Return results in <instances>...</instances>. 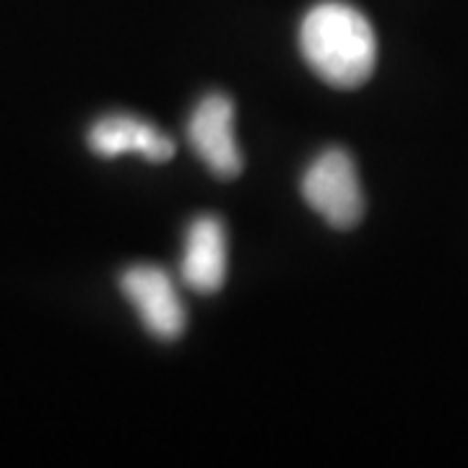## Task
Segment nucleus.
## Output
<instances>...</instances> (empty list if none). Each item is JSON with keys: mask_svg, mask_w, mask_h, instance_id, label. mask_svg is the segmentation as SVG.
<instances>
[{"mask_svg": "<svg viewBox=\"0 0 468 468\" xmlns=\"http://www.w3.org/2000/svg\"><path fill=\"white\" fill-rule=\"evenodd\" d=\"M302 196L310 208L331 227L349 229L365 211V196L351 156L341 149H328L307 167L302 177Z\"/></svg>", "mask_w": 468, "mask_h": 468, "instance_id": "2", "label": "nucleus"}, {"mask_svg": "<svg viewBox=\"0 0 468 468\" xmlns=\"http://www.w3.org/2000/svg\"><path fill=\"white\" fill-rule=\"evenodd\" d=\"M89 146L104 159L138 154L149 162H169L175 156V141L133 115H107L97 120L89 131Z\"/></svg>", "mask_w": 468, "mask_h": 468, "instance_id": "5", "label": "nucleus"}, {"mask_svg": "<svg viewBox=\"0 0 468 468\" xmlns=\"http://www.w3.org/2000/svg\"><path fill=\"white\" fill-rule=\"evenodd\" d=\"M187 141L206 167L221 180L237 177L242 156L234 138V104L224 94H208L187 120Z\"/></svg>", "mask_w": 468, "mask_h": 468, "instance_id": "4", "label": "nucleus"}, {"mask_svg": "<svg viewBox=\"0 0 468 468\" xmlns=\"http://www.w3.org/2000/svg\"><path fill=\"white\" fill-rule=\"evenodd\" d=\"M300 50L325 84L354 89L375 70L378 39L362 11L341 0H325L302 18Z\"/></svg>", "mask_w": 468, "mask_h": 468, "instance_id": "1", "label": "nucleus"}, {"mask_svg": "<svg viewBox=\"0 0 468 468\" xmlns=\"http://www.w3.org/2000/svg\"><path fill=\"white\" fill-rule=\"evenodd\" d=\"M185 284L201 294H211L227 279V234L217 217H198L185 237Z\"/></svg>", "mask_w": 468, "mask_h": 468, "instance_id": "6", "label": "nucleus"}, {"mask_svg": "<svg viewBox=\"0 0 468 468\" xmlns=\"http://www.w3.org/2000/svg\"><path fill=\"white\" fill-rule=\"evenodd\" d=\"M120 286L151 335H156L162 341H172L183 334L185 307L172 276L165 268H128L120 279Z\"/></svg>", "mask_w": 468, "mask_h": 468, "instance_id": "3", "label": "nucleus"}]
</instances>
